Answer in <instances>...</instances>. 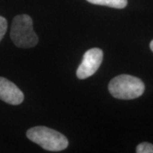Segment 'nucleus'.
<instances>
[{
  "instance_id": "f257e3e1",
  "label": "nucleus",
  "mask_w": 153,
  "mask_h": 153,
  "mask_svg": "<svg viewBox=\"0 0 153 153\" xmlns=\"http://www.w3.org/2000/svg\"><path fill=\"white\" fill-rule=\"evenodd\" d=\"M27 136L30 140L49 152H60L68 146V140L65 135L44 126L29 128Z\"/></svg>"
},
{
  "instance_id": "f03ea898",
  "label": "nucleus",
  "mask_w": 153,
  "mask_h": 153,
  "mask_svg": "<svg viewBox=\"0 0 153 153\" xmlns=\"http://www.w3.org/2000/svg\"><path fill=\"white\" fill-rule=\"evenodd\" d=\"M108 89L114 98L133 100L142 95L145 92V84L136 76L122 74L111 80Z\"/></svg>"
},
{
  "instance_id": "7ed1b4c3",
  "label": "nucleus",
  "mask_w": 153,
  "mask_h": 153,
  "mask_svg": "<svg viewBox=\"0 0 153 153\" xmlns=\"http://www.w3.org/2000/svg\"><path fill=\"white\" fill-rule=\"evenodd\" d=\"M10 38L16 46L27 49L36 46L38 38L33 31V19L27 15H19L13 19Z\"/></svg>"
},
{
  "instance_id": "20e7f679",
  "label": "nucleus",
  "mask_w": 153,
  "mask_h": 153,
  "mask_svg": "<svg viewBox=\"0 0 153 153\" xmlns=\"http://www.w3.org/2000/svg\"><path fill=\"white\" fill-rule=\"evenodd\" d=\"M103 60V51L98 48L87 50L83 55L82 60L76 70V76L79 79H85L94 75L98 71Z\"/></svg>"
},
{
  "instance_id": "39448f33",
  "label": "nucleus",
  "mask_w": 153,
  "mask_h": 153,
  "mask_svg": "<svg viewBox=\"0 0 153 153\" xmlns=\"http://www.w3.org/2000/svg\"><path fill=\"white\" fill-rule=\"evenodd\" d=\"M0 100L8 104L16 105L23 102L24 94L14 82L0 76Z\"/></svg>"
},
{
  "instance_id": "423d86ee",
  "label": "nucleus",
  "mask_w": 153,
  "mask_h": 153,
  "mask_svg": "<svg viewBox=\"0 0 153 153\" xmlns=\"http://www.w3.org/2000/svg\"><path fill=\"white\" fill-rule=\"evenodd\" d=\"M90 4L107 6L115 9H123L128 4V0H87Z\"/></svg>"
},
{
  "instance_id": "0eeeda50",
  "label": "nucleus",
  "mask_w": 153,
  "mask_h": 153,
  "mask_svg": "<svg viewBox=\"0 0 153 153\" xmlns=\"http://www.w3.org/2000/svg\"><path fill=\"white\" fill-rule=\"evenodd\" d=\"M137 153H153V145L151 143L143 142L138 145L136 148Z\"/></svg>"
},
{
  "instance_id": "6e6552de",
  "label": "nucleus",
  "mask_w": 153,
  "mask_h": 153,
  "mask_svg": "<svg viewBox=\"0 0 153 153\" xmlns=\"http://www.w3.org/2000/svg\"><path fill=\"white\" fill-rule=\"evenodd\" d=\"M7 27H8V23L6 19L4 17L0 16V42L2 41V39L5 35Z\"/></svg>"
},
{
  "instance_id": "1a4fd4ad",
  "label": "nucleus",
  "mask_w": 153,
  "mask_h": 153,
  "mask_svg": "<svg viewBox=\"0 0 153 153\" xmlns=\"http://www.w3.org/2000/svg\"><path fill=\"white\" fill-rule=\"evenodd\" d=\"M150 48H151L152 51L153 52V40H152V41H151V43H150Z\"/></svg>"
}]
</instances>
